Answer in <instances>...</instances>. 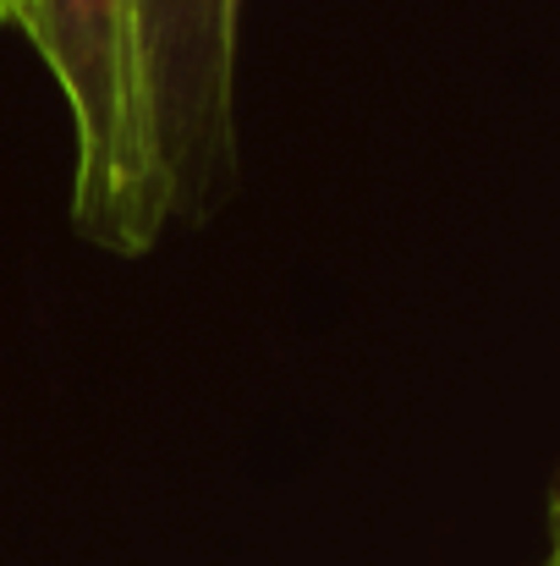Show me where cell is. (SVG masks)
<instances>
[{"label":"cell","instance_id":"6da1fadb","mask_svg":"<svg viewBox=\"0 0 560 566\" xmlns=\"http://www.w3.org/2000/svg\"><path fill=\"white\" fill-rule=\"evenodd\" d=\"M22 33L39 44L72 111V220L88 242L144 253L177 220L149 138L138 0H33Z\"/></svg>","mask_w":560,"mask_h":566},{"label":"cell","instance_id":"7a4b0ae2","mask_svg":"<svg viewBox=\"0 0 560 566\" xmlns=\"http://www.w3.org/2000/svg\"><path fill=\"white\" fill-rule=\"evenodd\" d=\"M242 0H138L149 138L171 214H209L236 177Z\"/></svg>","mask_w":560,"mask_h":566},{"label":"cell","instance_id":"3957f363","mask_svg":"<svg viewBox=\"0 0 560 566\" xmlns=\"http://www.w3.org/2000/svg\"><path fill=\"white\" fill-rule=\"evenodd\" d=\"M545 566H560V479H556V490H550V562Z\"/></svg>","mask_w":560,"mask_h":566},{"label":"cell","instance_id":"277c9868","mask_svg":"<svg viewBox=\"0 0 560 566\" xmlns=\"http://www.w3.org/2000/svg\"><path fill=\"white\" fill-rule=\"evenodd\" d=\"M28 6H33V0H0V22L22 28V22H28Z\"/></svg>","mask_w":560,"mask_h":566}]
</instances>
